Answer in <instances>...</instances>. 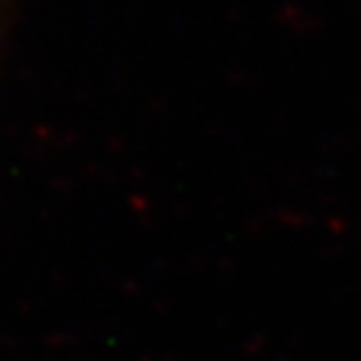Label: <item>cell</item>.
Returning <instances> with one entry per match:
<instances>
[{
  "label": "cell",
  "mask_w": 361,
  "mask_h": 361,
  "mask_svg": "<svg viewBox=\"0 0 361 361\" xmlns=\"http://www.w3.org/2000/svg\"><path fill=\"white\" fill-rule=\"evenodd\" d=\"M0 3H3V0H0Z\"/></svg>",
  "instance_id": "obj_1"
}]
</instances>
